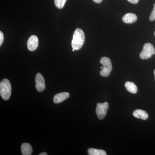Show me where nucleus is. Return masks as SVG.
<instances>
[{
  "instance_id": "nucleus-1",
  "label": "nucleus",
  "mask_w": 155,
  "mask_h": 155,
  "mask_svg": "<svg viewBox=\"0 0 155 155\" xmlns=\"http://www.w3.org/2000/svg\"><path fill=\"white\" fill-rule=\"evenodd\" d=\"M85 42V35L83 31L77 28L74 31L71 45L72 49L76 51L80 50L83 46Z\"/></svg>"
},
{
  "instance_id": "nucleus-2",
  "label": "nucleus",
  "mask_w": 155,
  "mask_h": 155,
  "mask_svg": "<svg viewBox=\"0 0 155 155\" xmlns=\"http://www.w3.org/2000/svg\"><path fill=\"white\" fill-rule=\"evenodd\" d=\"M12 88L11 82L8 79H3L0 83V94L2 98L7 101L10 98L11 94Z\"/></svg>"
},
{
  "instance_id": "nucleus-3",
  "label": "nucleus",
  "mask_w": 155,
  "mask_h": 155,
  "mask_svg": "<svg viewBox=\"0 0 155 155\" xmlns=\"http://www.w3.org/2000/svg\"><path fill=\"white\" fill-rule=\"evenodd\" d=\"M100 63L103 66V69L100 72V75L103 77H108L113 69L110 59L107 57H103L101 58Z\"/></svg>"
},
{
  "instance_id": "nucleus-4",
  "label": "nucleus",
  "mask_w": 155,
  "mask_h": 155,
  "mask_svg": "<svg viewBox=\"0 0 155 155\" xmlns=\"http://www.w3.org/2000/svg\"><path fill=\"white\" fill-rule=\"evenodd\" d=\"M155 54V49L153 46L150 43L145 44L143 49L140 54V57L142 60H147L151 58Z\"/></svg>"
},
{
  "instance_id": "nucleus-5",
  "label": "nucleus",
  "mask_w": 155,
  "mask_h": 155,
  "mask_svg": "<svg viewBox=\"0 0 155 155\" xmlns=\"http://www.w3.org/2000/svg\"><path fill=\"white\" fill-rule=\"evenodd\" d=\"M109 104L107 102L98 103L96 109V114L97 118L102 120L105 117L109 109Z\"/></svg>"
},
{
  "instance_id": "nucleus-6",
  "label": "nucleus",
  "mask_w": 155,
  "mask_h": 155,
  "mask_svg": "<svg viewBox=\"0 0 155 155\" xmlns=\"http://www.w3.org/2000/svg\"><path fill=\"white\" fill-rule=\"evenodd\" d=\"M35 88L39 92L43 91L45 89V83L43 76L40 73H38L35 76Z\"/></svg>"
},
{
  "instance_id": "nucleus-7",
  "label": "nucleus",
  "mask_w": 155,
  "mask_h": 155,
  "mask_svg": "<svg viewBox=\"0 0 155 155\" xmlns=\"http://www.w3.org/2000/svg\"><path fill=\"white\" fill-rule=\"evenodd\" d=\"M38 45V39L35 35H31L27 41V46L28 50L31 51H35Z\"/></svg>"
},
{
  "instance_id": "nucleus-8",
  "label": "nucleus",
  "mask_w": 155,
  "mask_h": 155,
  "mask_svg": "<svg viewBox=\"0 0 155 155\" xmlns=\"http://www.w3.org/2000/svg\"><path fill=\"white\" fill-rule=\"evenodd\" d=\"M69 93L67 92H61L60 93L56 94L54 97L53 101L56 104H59L64 101L65 100L67 99L69 97Z\"/></svg>"
},
{
  "instance_id": "nucleus-9",
  "label": "nucleus",
  "mask_w": 155,
  "mask_h": 155,
  "mask_svg": "<svg viewBox=\"0 0 155 155\" xmlns=\"http://www.w3.org/2000/svg\"><path fill=\"white\" fill-rule=\"evenodd\" d=\"M137 16L133 13H128L125 14L122 18V21L127 24H132L137 20Z\"/></svg>"
},
{
  "instance_id": "nucleus-10",
  "label": "nucleus",
  "mask_w": 155,
  "mask_h": 155,
  "mask_svg": "<svg viewBox=\"0 0 155 155\" xmlns=\"http://www.w3.org/2000/svg\"><path fill=\"white\" fill-rule=\"evenodd\" d=\"M21 152L23 155H30L32 153V147L29 143H24L21 145Z\"/></svg>"
},
{
  "instance_id": "nucleus-11",
  "label": "nucleus",
  "mask_w": 155,
  "mask_h": 155,
  "mask_svg": "<svg viewBox=\"0 0 155 155\" xmlns=\"http://www.w3.org/2000/svg\"><path fill=\"white\" fill-rule=\"evenodd\" d=\"M134 117L137 119L146 120L148 118V115L146 111L141 110H136L133 112Z\"/></svg>"
},
{
  "instance_id": "nucleus-12",
  "label": "nucleus",
  "mask_w": 155,
  "mask_h": 155,
  "mask_svg": "<svg viewBox=\"0 0 155 155\" xmlns=\"http://www.w3.org/2000/svg\"><path fill=\"white\" fill-rule=\"evenodd\" d=\"M125 86L126 90L129 92L133 94H135L137 93V87L133 82L127 81L125 83Z\"/></svg>"
},
{
  "instance_id": "nucleus-13",
  "label": "nucleus",
  "mask_w": 155,
  "mask_h": 155,
  "mask_svg": "<svg viewBox=\"0 0 155 155\" xmlns=\"http://www.w3.org/2000/svg\"><path fill=\"white\" fill-rule=\"evenodd\" d=\"M88 155H107V153L102 150H98L94 148H89L88 150Z\"/></svg>"
},
{
  "instance_id": "nucleus-14",
  "label": "nucleus",
  "mask_w": 155,
  "mask_h": 155,
  "mask_svg": "<svg viewBox=\"0 0 155 155\" xmlns=\"http://www.w3.org/2000/svg\"><path fill=\"white\" fill-rule=\"evenodd\" d=\"M67 1V0H54L55 5L58 8H63Z\"/></svg>"
},
{
  "instance_id": "nucleus-15",
  "label": "nucleus",
  "mask_w": 155,
  "mask_h": 155,
  "mask_svg": "<svg viewBox=\"0 0 155 155\" xmlns=\"http://www.w3.org/2000/svg\"><path fill=\"white\" fill-rule=\"evenodd\" d=\"M153 5V9L149 17L150 20V21H153L155 20V4Z\"/></svg>"
},
{
  "instance_id": "nucleus-16",
  "label": "nucleus",
  "mask_w": 155,
  "mask_h": 155,
  "mask_svg": "<svg viewBox=\"0 0 155 155\" xmlns=\"http://www.w3.org/2000/svg\"><path fill=\"white\" fill-rule=\"evenodd\" d=\"M4 40V34L2 31H0V46L2 44Z\"/></svg>"
},
{
  "instance_id": "nucleus-17",
  "label": "nucleus",
  "mask_w": 155,
  "mask_h": 155,
  "mask_svg": "<svg viewBox=\"0 0 155 155\" xmlns=\"http://www.w3.org/2000/svg\"><path fill=\"white\" fill-rule=\"evenodd\" d=\"M139 1V0H127V1L133 4H137V3H138Z\"/></svg>"
},
{
  "instance_id": "nucleus-18",
  "label": "nucleus",
  "mask_w": 155,
  "mask_h": 155,
  "mask_svg": "<svg viewBox=\"0 0 155 155\" xmlns=\"http://www.w3.org/2000/svg\"><path fill=\"white\" fill-rule=\"evenodd\" d=\"M93 1L94 2L99 4V3H101V2H102L103 0H93Z\"/></svg>"
},
{
  "instance_id": "nucleus-19",
  "label": "nucleus",
  "mask_w": 155,
  "mask_h": 155,
  "mask_svg": "<svg viewBox=\"0 0 155 155\" xmlns=\"http://www.w3.org/2000/svg\"><path fill=\"white\" fill-rule=\"evenodd\" d=\"M39 155H47L48 154L46 152H43L41 153H40Z\"/></svg>"
},
{
  "instance_id": "nucleus-20",
  "label": "nucleus",
  "mask_w": 155,
  "mask_h": 155,
  "mask_svg": "<svg viewBox=\"0 0 155 155\" xmlns=\"http://www.w3.org/2000/svg\"><path fill=\"white\" fill-rule=\"evenodd\" d=\"M153 73H154V76H155V70H154Z\"/></svg>"
},
{
  "instance_id": "nucleus-21",
  "label": "nucleus",
  "mask_w": 155,
  "mask_h": 155,
  "mask_svg": "<svg viewBox=\"0 0 155 155\" xmlns=\"http://www.w3.org/2000/svg\"><path fill=\"white\" fill-rule=\"evenodd\" d=\"M75 50L74 49H72V51H75Z\"/></svg>"
},
{
  "instance_id": "nucleus-22",
  "label": "nucleus",
  "mask_w": 155,
  "mask_h": 155,
  "mask_svg": "<svg viewBox=\"0 0 155 155\" xmlns=\"http://www.w3.org/2000/svg\"><path fill=\"white\" fill-rule=\"evenodd\" d=\"M101 69H103V67H101Z\"/></svg>"
},
{
  "instance_id": "nucleus-23",
  "label": "nucleus",
  "mask_w": 155,
  "mask_h": 155,
  "mask_svg": "<svg viewBox=\"0 0 155 155\" xmlns=\"http://www.w3.org/2000/svg\"><path fill=\"white\" fill-rule=\"evenodd\" d=\"M154 35L155 36V32H154Z\"/></svg>"
}]
</instances>
